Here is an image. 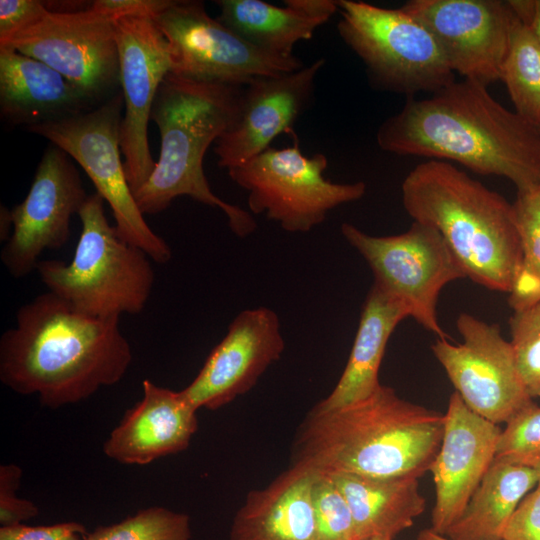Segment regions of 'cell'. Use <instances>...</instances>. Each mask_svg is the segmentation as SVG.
Wrapping results in <instances>:
<instances>
[{"mask_svg": "<svg viewBox=\"0 0 540 540\" xmlns=\"http://www.w3.org/2000/svg\"><path fill=\"white\" fill-rule=\"evenodd\" d=\"M376 140L383 151L454 161L477 174L505 177L517 189L540 184V129L470 80L408 98L380 125Z\"/></svg>", "mask_w": 540, "mask_h": 540, "instance_id": "obj_1", "label": "cell"}, {"mask_svg": "<svg viewBox=\"0 0 540 540\" xmlns=\"http://www.w3.org/2000/svg\"><path fill=\"white\" fill-rule=\"evenodd\" d=\"M119 319L80 313L49 291L36 296L1 336V382L51 409L118 383L132 362Z\"/></svg>", "mask_w": 540, "mask_h": 540, "instance_id": "obj_2", "label": "cell"}, {"mask_svg": "<svg viewBox=\"0 0 540 540\" xmlns=\"http://www.w3.org/2000/svg\"><path fill=\"white\" fill-rule=\"evenodd\" d=\"M444 426L445 414L381 384L350 405L312 410L296 437L293 463L325 473L420 478L440 449Z\"/></svg>", "mask_w": 540, "mask_h": 540, "instance_id": "obj_3", "label": "cell"}, {"mask_svg": "<svg viewBox=\"0 0 540 540\" xmlns=\"http://www.w3.org/2000/svg\"><path fill=\"white\" fill-rule=\"evenodd\" d=\"M402 202L413 221L435 228L466 278L510 293L521 262L513 204L453 164L429 160L402 183Z\"/></svg>", "mask_w": 540, "mask_h": 540, "instance_id": "obj_4", "label": "cell"}, {"mask_svg": "<svg viewBox=\"0 0 540 540\" xmlns=\"http://www.w3.org/2000/svg\"><path fill=\"white\" fill-rule=\"evenodd\" d=\"M243 88L196 82L171 73L164 78L151 111L160 132L159 159L134 194L143 215L158 214L177 197L189 196L222 210L238 237L255 231L250 213L212 192L203 169L207 149L235 119Z\"/></svg>", "mask_w": 540, "mask_h": 540, "instance_id": "obj_5", "label": "cell"}, {"mask_svg": "<svg viewBox=\"0 0 540 540\" xmlns=\"http://www.w3.org/2000/svg\"><path fill=\"white\" fill-rule=\"evenodd\" d=\"M104 202L95 192L81 207V233L71 261L42 260L36 270L48 291L76 311L120 318L145 308L155 274L151 258L109 223Z\"/></svg>", "mask_w": 540, "mask_h": 540, "instance_id": "obj_6", "label": "cell"}, {"mask_svg": "<svg viewBox=\"0 0 540 540\" xmlns=\"http://www.w3.org/2000/svg\"><path fill=\"white\" fill-rule=\"evenodd\" d=\"M337 5L339 36L361 59L375 88L411 98L455 81L435 39L402 8L354 0Z\"/></svg>", "mask_w": 540, "mask_h": 540, "instance_id": "obj_7", "label": "cell"}, {"mask_svg": "<svg viewBox=\"0 0 540 540\" xmlns=\"http://www.w3.org/2000/svg\"><path fill=\"white\" fill-rule=\"evenodd\" d=\"M123 96L116 93L98 107L63 119L26 127L75 160L112 210L118 235L163 264L172 251L145 221L128 183L121 159L120 125Z\"/></svg>", "mask_w": 540, "mask_h": 540, "instance_id": "obj_8", "label": "cell"}, {"mask_svg": "<svg viewBox=\"0 0 540 540\" xmlns=\"http://www.w3.org/2000/svg\"><path fill=\"white\" fill-rule=\"evenodd\" d=\"M327 157L304 155L297 137L289 147H269L248 162L231 168L232 181L248 192L253 214L264 213L291 233L308 232L321 224L334 208L357 201L366 184L334 183L323 176Z\"/></svg>", "mask_w": 540, "mask_h": 540, "instance_id": "obj_9", "label": "cell"}, {"mask_svg": "<svg viewBox=\"0 0 540 540\" xmlns=\"http://www.w3.org/2000/svg\"><path fill=\"white\" fill-rule=\"evenodd\" d=\"M341 233L371 268L373 283L399 301L423 328L449 339L437 318L438 298L448 283L466 275L435 228L413 221L404 233L373 236L343 223Z\"/></svg>", "mask_w": 540, "mask_h": 540, "instance_id": "obj_10", "label": "cell"}, {"mask_svg": "<svg viewBox=\"0 0 540 540\" xmlns=\"http://www.w3.org/2000/svg\"><path fill=\"white\" fill-rule=\"evenodd\" d=\"M154 19L169 44L170 73L181 78L244 86L256 77L304 67L295 55H275L252 45L210 17L201 1H172Z\"/></svg>", "mask_w": 540, "mask_h": 540, "instance_id": "obj_11", "label": "cell"}, {"mask_svg": "<svg viewBox=\"0 0 540 540\" xmlns=\"http://www.w3.org/2000/svg\"><path fill=\"white\" fill-rule=\"evenodd\" d=\"M56 70L95 103L120 85L115 19L90 8L48 10L0 42ZM116 94V93H115Z\"/></svg>", "mask_w": 540, "mask_h": 540, "instance_id": "obj_12", "label": "cell"}, {"mask_svg": "<svg viewBox=\"0 0 540 540\" xmlns=\"http://www.w3.org/2000/svg\"><path fill=\"white\" fill-rule=\"evenodd\" d=\"M456 326L462 343L438 338L431 349L464 403L497 425L534 404L499 325L463 312Z\"/></svg>", "mask_w": 540, "mask_h": 540, "instance_id": "obj_13", "label": "cell"}, {"mask_svg": "<svg viewBox=\"0 0 540 540\" xmlns=\"http://www.w3.org/2000/svg\"><path fill=\"white\" fill-rule=\"evenodd\" d=\"M401 8L429 31L454 73L486 87L500 80L517 21L508 1L411 0Z\"/></svg>", "mask_w": 540, "mask_h": 540, "instance_id": "obj_14", "label": "cell"}, {"mask_svg": "<svg viewBox=\"0 0 540 540\" xmlns=\"http://www.w3.org/2000/svg\"><path fill=\"white\" fill-rule=\"evenodd\" d=\"M115 27L124 108L120 148L126 177L135 194L156 165L148 143V122L172 62L168 41L154 18L125 16L115 20Z\"/></svg>", "mask_w": 540, "mask_h": 540, "instance_id": "obj_15", "label": "cell"}, {"mask_svg": "<svg viewBox=\"0 0 540 540\" xmlns=\"http://www.w3.org/2000/svg\"><path fill=\"white\" fill-rule=\"evenodd\" d=\"M87 197L72 158L58 146H48L26 197L10 210L13 230L1 260L12 277L30 274L45 250L66 244L71 219Z\"/></svg>", "mask_w": 540, "mask_h": 540, "instance_id": "obj_16", "label": "cell"}, {"mask_svg": "<svg viewBox=\"0 0 540 540\" xmlns=\"http://www.w3.org/2000/svg\"><path fill=\"white\" fill-rule=\"evenodd\" d=\"M284 349L279 317L272 309L243 310L181 391L197 410L221 408L248 392Z\"/></svg>", "mask_w": 540, "mask_h": 540, "instance_id": "obj_17", "label": "cell"}, {"mask_svg": "<svg viewBox=\"0 0 540 540\" xmlns=\"http://www.w3.org/2000/svg\"><path fill=\"white\" fill-rule=\"evenodd\" d=\"M324 64L317 59L299 70L245 84L234 121L215 142L218 166H240L271 147L281 133L292 135L293 125L313 99L315 79Z\"/></svg>", "mask_w": 540, "mask_h": 540, "instance_id": "obj_18", "label": "cell"}, {"mask_svg": "<svg viewBox=\"0 0 540 540\" xmlns=\"http://www.w3.org/2000/svg\"><path fill=\"white\" fill-rule=\"evenodd\" d=\"M501 431L456 391L451 394L441 446L429 470L436 492L431 530L444 535L459 518L495 459Z\"/></svg>", "mask_w": 540, "mask_h": 540, "instance_id": "obj_19", "label": "cell"}, {"mask_svg": "<svg viewBox=\"0 0 540 540\" xmlns=\"http://www.w3.org/2000/svg\"><path fill=\"white\" fill-rule=\"evenodd\" d=\"M143 397L128 409L103 445L121 464L146 465L185 450L198 428L197 409L183 392L142 382Z\"/></svg>", "mask_w": 540, "mask_h": 540, "instance_id": "obj_20", "label": "cell"}, {"mask_svg": "<svg viewBox=\"0 0 540 540\" xmlns=\"http://www.w3.org/2000/svg\"><path fill=\"white\" fill-rule=\"evenodd\" d=\"M95 102L45 63L0 48V111L26 127L90 110Z\"/></svg>", "mask_w": 540, "mask_h": 540, "instance_id": "obj_21", "label": "cell"}, {"mask_svg": "<svg viewBox=\"0 0 540 540\" xmlns=\"http://www.w3.org/2000/svg\"><path fill=\"white\" fill-rule=\"evenodd\" d=\"M315 470L293 463L268 486L251 491L233 519L229 540H315Z\"/></svg>", "mask_w": 540, "mask_h": 540, "instance_id": "obj_22", "label": "cell"}, {"mask_svg": "<svg viewBox=\"0 0 540 540\" xmlns=\"http://www.w3.org/2000/svg\"><path fill=\"white\" fill-rule=\"evenodd\" d=\"M218 20L268 53L293 56L295 44L312 38L316 29L338 12L333 0H286L285 7L262 0H218Z\"/></svg>", "mask_w": 540, "mask_h": 540, "instance_id": "obj_23", "label": "cell"}, {"mask_svg": "<svg viewBox=\"0 0 540 540\" xmlns=\"http://www.w3.org/2000/svg\"><path fill=\"white\" fill-rule=\"evenodd\" d=\"M407 317V309L373 283L362 308L345 369L332 392L312 410L332 411L373 394L381 386L378 373L388 340Z\"/></svg>", "mask_w": 540, "mask_h": 540, "instance_id": "obj_24", "label": "cell"}, {"mask_svg": "<svg viewBox=\"0 0 540 540\" xmlns=\"http://www.w3.org/2000/svg\"><path fill=\"white\" fill-rule=\"evenodd\" d=\"M325 473V472H324ZM344 495L361 540H393L424 513L418 477H367L327 473Z\"/></svg>", "mask_w": 540, "mask_h": 540, "instance_id": "obj_25", "label": "cell"}, {"mask_svg": "<svg viewBox=\"0 0 540 540\" xmlns=\"http://www.w3.org/2000/svg\"><path fill=\"white\" fill-rule=\"evenodd\" d=\"M535 467L494 460L459 518L444 534L450 540H502L521 501L538 485Z\"/></svg>", "mask_w": 540, "mask_h": 540, "instance_id": "obj_26", "label": "cell"}, {"mask_svg": "<svg viewBox=\"0 0 540 540\" xmlns=\"http://www.w3.org/2000/svg\"><path fill=\"white\" fill-rule=\"evenodd\" d=\"M500 80L507 88L515 112L540 129V42L518 18Z\"/></svg>", "mask_w": 540, "mask_h": 540, "instance_id": "obj_27", "label": "cell"}, {"mask_svg": "<svg viewBox=\"0 0 540 540\" xmlns=\"http://www.w3.org/2000/svg\"><path fill=\"white\" fill-rule=\"evenodd\" d=\"M513 204L521 262L508 304L513 311L540 302V184L517 189Z\"/></svg>", "mask_w": 540, "mask_h": 540, "instance_id": "obj_28", "label": "cell"}, {"mask_svg": "<svg viewBox=\"0 0 540 540\" xmlns=\"http://www.w3.org/2000/svg\"><path fill=\"white\" fill-rule=\"evenodd\" d=\"M190 537L187 514L154 506L118 523L97 527L84 540H189Z\"/></svg>", "mask_w": 540, "mask_h": 540, "instance_id": "obj_29", "label": "cell"}, {"mask_svg": "<svg viewBox=\"0 0 540 540\" xmlns=\"http://www.w3.org/2000/svg\"><path fill=\"white\" fill-rule=\"evenodd\" d=\"M312 504L315 540H361L344 495L327 473L315 470Z\"/></svg>", "mask_w": 540, "mask_h": 540, "instance_id": "obj_30", "label": "cell"}, {"mask_svg": "<svg viewBox=\"0 0 540 540\" xmlns=\"http://www.w3.org/2000/svg\"><path fill=\"white\" fill-rule=\"evenodd\" d=\"M511 346L527 392L540 397V302L513 311L509 318Z\"/></svg>", "mask_w": 540, "mask_h": 540, "instance_id": "obj_31", "label": "cell"}, {"mask_svg": "<svg viewBox=\"0 0 540 540\" xmlns=\"http://www.w3.org/2000/svg\"><path fill=\"white\" fill-rule=\"evenodd\" d=\"M494 460L537 468L540 465V407L532 404L501 431Z\"/></svg>", "mask_w": 540, "mask_h": 540, "instance_id": "obj_32", "label": "cell"}, {"mask_svg": "<svg viewBox=\"0 0 540 540\" xmlns=\"http://www.w3.org/2000/svg\"><path fill=\"white\" fill-rule=\"evenodd\" d=\"M22 469L16 464L0 466V524L1 527L24 524L38 515L37 505L27 499L18 498Z\"/></svg>", "mask_w": 540, "mask_h": 540, "instance_id": "obj_33", "label": "cell"}, {"mask_svg": "<svg viewBox=\"0 0 540 540\" xmlns=\"http://www.w3.org/2000/svg\"><path fill=\"white\" fill-rule=\"evenodd\" d=\"M49 9L38 0L0 1V42L41 18Z\"/></svg>", "mask_w": 540, "mask_h": 540, "instance_id": "obj_34", "label": "cell"}, {"mask_svg": "<svg viewBox=\"0 0 540 540\" xmlns=\"http://www.w3.org/2000/svg\"><path fill=\"white\" fill-rule=\"evenodd\" d=\"M502 540H540V485L521 501Z\"/></svg>", "mask_w": 540, "mask_h": 540, "instance_id": "obj_35", "label": "cell"}, {"mask_svg": "<svg viewBox=\"0 0 540 540\" xmlns=\"http://www.w3.org/2000/svg\"><path fill=\"white\" fill-rule=\"evenodd\" d=\"M87 534L85 526L75 521L45 526L20 524L0 528V540H84Z\"/></svg>", "mask_w": 540, "mask_h": 540, "instance_id": "obj_36", "label": "cell"}, {"mask_svg": "<svg viewBox=\"0 0 540 540\" xmlns=\"http://www.w3.org/2000/svg\"><path fill=\"white\" fill-rule=\"evenodd\" d=\"M171 3L172 0H96L90 8L115 20L125 16L155 18Z\"/></svg>", "mask_w": 540, "mask_h": 540, "instance_id": "obj_37", "label": "cell"}, {"mask_svg": "<svg viewBox=\"0 0 540 540\" xmlns=\"http://www.w3.org/2000/svg\"><path fill=\"white\" fill-rule=\"evenodd\" d=\"M517 18L528 25L540 42V0L508 1Z\"/></svg>", "mask_w": 540, "mask_h": 540, "instance_id": "obj_38", "label": "cell"}, {"mask_svg": "<svg viewBox=\"0 0 540 540\" xmlns=\"http://www.w3.org/2000/svg\"><path fill=\"white\" fill-rule=\"evenodd\" d=\"M13 230V223L11 219V212L6 207L1 206V241H8Z\"/></svg>", "mask_w": 540, "mask_h": 540, "instance_id": "obj_39", "label": "cell"}, {"mask_svg": "<svg viewBox=\"0 0 540 540\" xmlns=\"http://www.w3.org/2000/svg\"><path fill=\"white\" fill-rule=\"evenodd\" d=\"M416 540H450V539L447 538L445 535L438 534L429 528V529L422 530L418 534Z\"/></svg>", "mask_w": 540, "mask_h": 540, "instance_id": "obj_40", "label": "cell"}, {"mask_svg": "<svg viewBox=\"0 0 540 540\" xmlns=\"http://www.w3.org/2000/svg\"><path fill=\"white\" fill-rule=\"evenodd\" d=\"M539 473L538 485H540V465L537 467Z\"/></svg>", "mask_w": 540, "mask_h": 540, "instance_id": "obj_41", "label": "cell"}, {"mask_svg": "<svg viewBox=\"0 0 540 540\" xmlns=\"http://www.w3.org/2000/svg\"><path fill=\"white\" fill-rule=\"evenodd\" d=\"M369 540H387V539H383V538H378V537H374V538H371Z\"/></svg>", "mask_w": 540, "mask_h": 540, "instance_id": "obj_42", "label": "cell"}]
</instances>
